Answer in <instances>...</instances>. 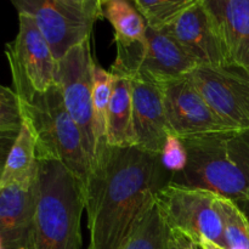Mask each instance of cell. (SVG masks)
<instances>
[{"mask_svg":"<svg viewBox=\"0 0 249 249\" xmlns=\"http://www.w3.org/2000/svg\"><path fill=\"white\" fill-rule=\"evenodd\" d=\"M17 133L18 131H1L0 133V181H1L2 173H4L7 155H9L15 139H16Z\"/></svg>","mask_w":249,"mask_h":249,"instance_id":"obj_27","label":"cell"},{"mask_svg":"<svg viewBox=\"0 0 249 249\" xmlns=\"http://www.w3.org/2000/svg\"><path fill=\"white\" fill-rule=\"evenodd\" d=\"M201 245H202V247H203V249H225V248L220 247L219 245H216V243L211 242V241H208V240H202Z\"/></svg>","mask_w":249,"mask_h":249,"instance_id":"obj_29","label":"cell"},{"mask_svg":"<svg viewBox=\"0 0 249 249\" xmlns=\"http://www.w3.org/2000/svg\"><path fill=\"white\" fill-rule=\"evenodd\" d=\"M0 249H6L5 248V243H4V240H2L1 236H0Z\"/></svg>","mask_w":249,"mask_h":249,"instance_id":"obj_30","label":"cell"},{"mask_svg":"<svg viewBox=\"0 0 249 249\" xmlns=\"http://www.w3.org/2000/svg\"><path fill=\"white\" fill-rule=\"evenodd\" d=\"M114 74L106 71L95 62L94 79H92V117H94L96 153L106 142V124L109 101L114 84Z\"/></svg>","mask_w":249,"mask_h":249,"instance_id":"obj_20","label":"cell"},{"mask_svg":"<svg viewBox=\"0 0 249 249\" xmlns=\"http://www.w3.org/2000/svg\"><path fill=\"white\" fill-rule=\"evenodd\" d=\"M181 140L187 165L172 174L169 182L207 190L233 202L249 199V129H229Z\"/></svg>","mask_w":249,"mask_h":249,"instance_id":"obj_2","label":"cell"},{"mask_svg":"<svg viewBox=\"0 0 249 249\" xmlns=\"http://www.w3.org/2000/svg\"><path fill=\"white\" fill-rule=\"evenodd\" d=\"M164 29L198 66L230 65L223 41L203 0L190 7Z\"/></svg>","mask_w":249,"mask_h":249,"instance_id":"obj_12","label":"cell"},{"mask_svg":"<svg viewBox=\"0 0 249 249\" xmlns=\"http://www.w3.org/2000/svg\"><path fill=\"white\" fill-rule=\"evenodd\" d=\"M18 14L36 24L56 60L72 48L90 39L96 19L65 0H10Z\"/></svg>","mask_w":249,"mask_h":249,"instance_id":"obj_9","label":"cell"},{"mask_svg":"<svg viewBox=\"0 0 249 249\" xmlns=\"http://www.w3.org/2000/svg\"><path fill=\"white\" fill-rule=\"evenodd\" d=\"M21 105L14 89L0 84V133L18 131L22 125Z\"/></svg>","mask_w":249,"mask_h":249,"instance_id":"obj_23","label":"cell"},{"mask_svg":"<svg viewBox=\"0 0 249 249\" xmlns=\"http://www.w3.org/2000/svg\"><path fill=\"white\" fill-rule=\"evenodd\" d=\"M190 78L231 129H249V74L233 65L197 66Z\"/></svg>","mask_w":249,"mask_h":249,"instance_id":"obj_10","label":"cell"},{"mask_svg":"<svg viewBox=\"0 0 249 249\" xmlns=\"http://www.w3.org/2000/svg\"><path fill=\"white\" fill-rule=\"evenodd\" d=\"M12 85L19 100L45 92L56 83L57 60L29 16L18 14V33L5 46Z\"/></svg>","mask_w":249,"mask_h":249,"instance_id":"obj_5","label":"cell"},{"mask_svg":"<svg viewBox=\"0 0 249 249\" xmlns=\"http://www.w3.org/2000/svg\"><path fill=\"white\" fill-rule=\"evenodd\" d=\"M94 66L90 39H87L60 58L56 70V83L60 85L71 118L82 134L90 168L95 162L97 148L92 117Z\"/></svg>","mask_w":249,"mask_h":249,"instance_id":"obj_7","label":"cell"},{"mask_svg":"<svg viewBox=\"0 0 249 249\" xmlns=\"http://www.w3.org/2000/svg\"><path fill=\"white\" fill-rule=\"evenodd\" d=\"M235 203L237 204L238 208L242 211V213L245 214L246 218H247L249 221V199H242V201H237L235 202Z\"/></svg>","mask_w":249,"mask_h":249,"instance_id":"obj_28","label":"cell"},{"mask_svg":"<svg viewBox=\"0 0 249 249\" xmlns=\"http://www.w3.org/2000/svg\"><path fill=\"white\" fill-rule=\"evenodd\" d=\"M36 175L26 181L0 187V236L6 249L28 246L36 211Z\"/></svg>","mask_w":249,"mask_h":249,"instance_id":"obj_14","label":"cell"},{"mask_svg":"<svg viewBox=\"0 0 249 249\" xmlns=\"http://www.w3.org/2000/svg\"><path fill=\"white\" fill-rule=\"evenodd\" d=\"M129 78L131 80L136 147L160 155L165 139L169 135L162 84L140 75Z\"/></svg>","mask_w":249,"mask_h":249,"instance_id":"obj_13","label":"cell"},{"mask_svg":"<svg viewBox=\"0 0 249 249\" xmlns=\"http://www.w3.org/2000/svg\"><path fill=\"white\" fill-rule=\"evenodd\" d=\"M197 66L167 29L147 26L145 45L117 53L111 72L126 77L140 75L163 84L190 74Z\"/></svg>","mask_w":249,"mask_h":249,"instance_id":"obj_8","label":"cell"},{"mask_svg":"<svg viewBox=\"0 0 249 249\" xmlns=\"http://www.w3.org/2000/svg\"><path fill=\"white\" fill-rule=\"evenodd\" d=\"M148 27L164 29L201 0H133Z\"/></svg>","mask_w":249,"mask_h":249,"instance_id":"obj_21","label":"cell"},{"mask_svg":"<svg viewBox=\"0 0 249 249\" xmlns=\"http://www.w3.org/2000/svg\"><path fill=\"white\" fill-rule=\"evenodd\" d=\"M84 185L57 160H38L36 211L26 249H83Z\"/></svg>","mask_w":249,"mask_h":249,"instance_id":"obj_3","label":"cell"},{"mask_svg":"<svg viewBox=\"0 0 249 249\" xmlns=\"http://www.w3.org/2000/svg\"><path fill=\"white\" fill-rule=\"evenodd\" d=\"M230 65L249 74V0H203Z\"/></svg>","mask_w":249,"mask_h":249,"instance_id":"obj_15","label":"cell"},{"mask_svg":"<svg viewBox=\"0 0 249 249\" xmlns=\"http://www.w3.org/2000/svg\"><path fill=\"white\" fill-rule=\"evenodd\" d=\"M19 100V99H18ZM22 118L36 141V160L61 162L84 185L90 173L82 134L71 118L57 83L28 100H19Z\"/></svg>","mask_w":249,"mask_h":249,"instance_id":"obj_4","label":"cell"},{"mask_svg":"<svg viewBox=\"0 0 249 249\" xmlns=\"http://www.w3.org/2000/svg\"><path fill=\"white\" fill-rule=\"evenodd\" d=\"M187 151L179 136L169 134L160 151V162L172 174L182 172L187 165Z\"/></svg>","mask_w":249,"mask_h":249,"instance_id":"obj_24","label":"cell"},{"mask_svg":"<svg viewBox=\"0 0 249 249\" xmlns=\"http://www.w3.org/2000/svg\"><path fill=\"white\" fill-rule=\"evenodd\" d=\"M114 74V73H113ZM106 124V142L113 147L136 146L133 123L131 80L123 74H114Z\"/></svg>","mask_w":249,"mask_h":249,"instance_id":"obj_16","label":"cell"},{"mask_svg":"<svg viewBox=\"0 0 249 249\" xmlns=\"http://www.w3.org/2000/svg\"><path fill=\"white\" fill-rule=\"evenodd\" d=\"M219 197L207 190L168 182L156 195V203L169 229H178L196 240H208L228 249L223 219L216 207Z\"/></svg>","mask_w":249,"mask_h":249,"instance_id":"obj_6","label":"cell"},{"mask_svg":"<svg viewBox=\"0 0 249 249\" xmlns=\"http://www.w3.org/2000/svg\"><path fill=\"white\" fill-rule=\"evenodd\" d=\"M68 4L77 6L94 17L95 19H100L104 17L102 15V5L104 0H65Z\"/></svg>","mask_w":249,"mask_h":249,"instance_id":"obj_26","label":"cell"},{"mask_svg":"<svg viewBox=\"0 0 249 249\" xmlns=\"http://www.w3.org/2000/svg\"><path fill=\"white\" fill-rule=\"evenodd\" d=\"M162 91L169 134L182 139L231 129L207 104L189 74L163 83Z\"/></svg>","mask_w":249,"mask_h":249,"instance_id":"obj_11","label":"cell"},{"mask_svg":"<svg viewBox=\"0 0 249 249\" xmlns=\"http://www.w3.org/2000/svg\"><path fill=\"white\" fill-rule=\"evenodd\" d=\"M168 228L156 199L138 219L119 249H168Z\"/></svg>","mask_w":249,"mask_h":249,"instance_id":"obj_19","label":"cell"},{"mask_svg":"<svg viewBox=\"0 0 249 249\" xmlns=\"http://www.w3.org/2000/svg\"><path fill=\"white\" fill-rule=\"evenodd\" d=\"M216 207L223 219L228 249H249V221L237 204L219 197Z\"/></svg>","mask_w":249,"mask_h":249,"instance_id":"obj_22","label":"cell"},{"mask_svg":"<svg viewBox=\"0 0 249 249\" xmlns=\"http://www.w3.org/2000/svg\"><path fill=\"white\" fill-rule=\"evenodd\" d=\"M36 173L38 160L36 141L28 124L23 121L7 155L0 187L26 181L36 177Z\"/></svg>","mask_w":249,"mask_h":249,"instance_id":"obj_18","label":"cell"},{"mask_svg":"<svg viewBox=\"0 0 249 249\" xmlns=\"http://www.w3.org/2000/svg\"><path fill=\"white\" fill-rule=\"evenodd\" d=\"M168 249H203L201 241L178 229H169Z\"/></svg>","mask_w":249,"mask_h":249,"instance_id":"obj_25","label":"cell"},{"mask_svg":"<svg viewBox=\"0 0 249 249\" xmlns=\"http://www.w3.org/2000/svg\"><path fill=\"white\" fill-rule=\"evenodd\" d=\"M160 155L105 145L85 184L88 249H119L156 195L170 181Z\"/></svg>","mask_w":249,"mask_h":249,"instance_id":"obj_1","label":"cell"},{"mask_svg":"<svg viewBox=\"0 0 249 249\" xmlns=\"http://www.w3.org/2000/svg\"><path fill=\"white\" fill-rule=\"evenodd\" d=\"M102 15L113 27L117 50L146 43L147 23L133 0H104Z\"/></svg>","mask_w":249,"mask_h":249,"instance_id":"obj_17","label":"cell"}]
</instances>
